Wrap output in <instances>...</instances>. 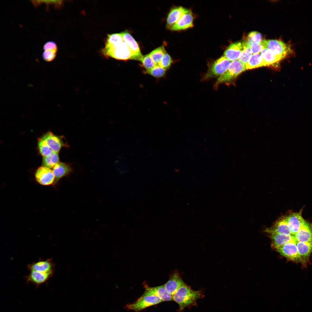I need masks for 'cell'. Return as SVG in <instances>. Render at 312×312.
<instances>
[{"instance_id":"6","label":"cell","mask_w":312,"mask_h":312,"mask_svg":"<svg viewBox=\"0 0 312 312\" xmlns=\"http://www.w3.org/2000/svg\"><path fill=\"white\" fill-rule=\"evenodd\" d=\"M162 301L159 298L155 296L142 295L134 302L127 304L126 307L128 309L138 312Z\"/></svg>"},{"instance_id":"36","label":"cell","mask_w":312,"mask_h":312,"mask_svg":"<svg viewBox=\"0 0 312 312\" xmlns=\"http://www.w3.org/2000/svg\"><path fill=\"white\" fill-rule=\"evenodd\" d=\"M57 52L53 50L44 51L42 54L43 60L47 62H51L55 58Z\"/></svg>"},{"instance_id":"12","label":"cell","mask_w":312,"mask_h":312,"mask_svg":"<svg viewBox=\"0 0 312 312\" xmlns=\"http://www.w3.org/2000/svg\"><path fill=\"white\" fill-rule=\"evenodd\" d=\"M29 270H34L47 273H53L55 265L51 259L45 260L40 259L38 261L29 264Z\"/></svg>"},{"instance_id":"23","label":"cell","mask_w":312,"mask_h":312,"mask_svg":"<svg viewBox=\"0 0 312 312\" xmlns=\"http://www.w3.org/2000/svg\"><path fill=\"white\" fill-rule=\"evenodd\" d=\"M260 54L263 59L265 66L272 65L283 59L266 48L262 50Z\"/></svg>"},{"instance_id":"14","label":"cell","mask_w":312,"mask_h":312,"mask_svg":"<svg viewBox=\"0 0 312 312\" xmlns=\"http://www.w3.org/2000/svg\"><path fill=\"white\" fill-rule=\"evenodd\" d=\"M264 231L268 234L279 233L293 235L285 216L281 217L272 226L265 229Z\"/></svg>"},{"instance_id":"2","label":"cell","mask_w":312,"mask_h":312,"mask_svg":"<svg viewBox=\"0 0 312 312\" xmlns=\"http://www.w3.org/2000/svg\"><path fill=\"white\" fill-rule=\"evenodd\" d=\"M102 53L106 57H111L118 60H133L130 49L124 41L116 46H105L102 49Z\"/></svg>"},{"instance_id":"32","label":"cell","mask_w":312,"mask_h":312,"mask_svg":"<svg viewBox=\"0 0 312 312\" xmlns=\"http://www.w3.org/2000/svg\"><path fill=\"white\" fill-rule=\"evenodd\" d=\"M252 53L250 46L246 42H244L243 49L239 60L246 64L252 55Z\"/></svg>"},{"instance_id":"4","label":"cell","mask_w":312,"mask_h":312,"mask_svg":"<svg viewBox=\"0 0 312 312\" xmlns=\"http://www.w3.org/2000/svg\"><path fill=\"white\" fill-rule=\"evenodd\" d=\"M231 62L224 56H222L209 65L207 72L202 79V80L206 81L212 78H218L226 71Z\"/></svg>"},{"instance_id":"27","label":"cell","mask_w":312,"mask_h":312,"mask_svg":"<svg viewBox=\"0 0 312 312\" xmlns=\"http://www.w3.org/2000/svg\"><path fill=\"white\" fill-rule=\"evenodd\" d=\"M34 6L36 8L40 5L45 4L47 10H48L50 5L53 6L55 9H60L63 5V1L62 0H32L30 1Z\"/></svg>"},{"instance_id":"37","label":"cell","mask_w":312,"mask_h":312,"mask_svg":"<svg viewBox=\"0 0 312 312\" xmlns=\"http://www.w3.org/2000/svg\"><path fill=\"white\" fill-rule=\"evenodd\" d=\"M44 51L51 50L57 52L58 48L56 43L53 41H49L44 44L43 47Z\"/></svg>"},{"instance_id":"38","label":"cell","mask_w":312,"mask_h":312,"mask_svg":"<svg viewBox=\"0 0 312 312\" xmlns=\"http://www.w3.org/2000/svg\"><path fill=\"white\" fill-rule=\"evenodd\" d=\"M252 53L253 54L259 53L265 48L261 43H254L250 45Z\"/></svg>"},{"instance_id":"8","label":"cell","mask_w":312,"mask_h":312,"mask_svg":"<svg viewBox=\"0 0 312 312\" xmlns=\"http://www.w3.org/2000/svg\"><path fill=\"white\" fill-rule=\"evenodd\" d=\"M35 177L37 182L41 185H55V176L50 168L43 166L39 167L35 172Z\"/></svg>"},{"instance_id":"18","label":"cell","mask_w":312,"mask_h":312,"mask_svg":"<svg viewBox=\"0 0 312 312\" xmlns=\"http://www.w3.org/2000/svg\"><path fill=\"white\" fill-rule=\"evenodd\" d=\"M271 240V246L274 250L285 244L296 239L294 236L279 233L268 234Z\"/></svg>"},{"instance_id":"19","label":"cell","mask_w":312,"mask_h":312,"mask_svg":"<svg viewBox=\"0 0 312 312\" xmlns=\"http://www.w3.org/2000/svg\"><path fill=\"white\" fill-rule=\"evenodd\" d=\"M244 42H237L231 44L225 50L224 56L232 62L237 60L243 50Z\"/></svg>"},{"instance_id":"20","label":"cell","mask_w":312,"mask_h":312,"mask_svg":"<svg viewBox=\"0 0 312 312\" xmlns=\"http://www.w3.org/2000/svg\"><path fill=\"white\" fill-rule=\"evenodd\" d=\"M294 236L298 242H312V226L306 221Z\"/></svg>"},{"instance_id":"21","label":"cell","mask_w":312,"mask_h":312,"mask_svg":"<svg viewBox=\"0 0 312 312\" xmlns=\"http://www.w3.org/2000/svg\"><path fill=\"white\" fill-rule=\"evenodd\" d=\"M52 170L55 178V185L62 177L69 174L72 169L69 164L59 162L53 168Z\"/></svg>"},{"instance_id":"35","label":"cell","mask_w":312,"mask_h":312,"mask_svg":"<svg viewBox=\"0 0 312 312\" xmlns=\"http://www.w3.org/2000/svg\"><path fill=\"white\" fill-rule=\"evenodd\" d=\"M172 62L170 56L166 51L158 65L166 70L170 67Z\"/></svg>"},{"instance_id":"11","label":"cell","mask_w":312,"mask_h":312,"mask_svg":"<svg viewBox=\"0 0 312 312\" xmlns=\"http://www.w3.org/2000/svg\"><path fill=\"white\" fill-rule=\"evenodd\" d=\"M193 16L191 10L186 9L179 19L170 28L173 31L185 29L193 25Z\"/></svg>"},{"instance_id":"7","label":"cell","mask_w":312,"mask_h":312,"mask_svg":"<svg viewBox=\"0 0 312 312\" xmlns=\"http://www.w3.org/2000/svg\"><path fill=\"white\" fill-rule=\"evenodd\" d=\"M296 239L290 242L275 249L280 254L287 259L296 262H304L297 248Z\"/></svg>"},{"instance_id":"25","label":"cell","mask_w":312,"mask_h":312,"mask_svg":"<svg viewBox=\"0 0 312 312\" xmlns=\"http://www.w3.org/2000/svg\"><path fill=\"white\" fill-rule=\"evenodd\" d=\"M265 66L263 59L259 53L252 55L246 64V68L247 69Z\"/></svg>"},{"instance_id":"15","label":"cell","mask_w":312,"mask_h":312,"mask_svg":"<svg viewBox=\"0 0 312 312\" xmlns=\"http://www.w3.org/2000/svg\"><path fill=\"white\" fill-rule=\"evenodd\" d=\"M29 274L26 277L27 283H31L37 287L46 283L53 276V273H44L34 270L29 271Z\"/></svg>"},{"instance_id":"17","label":"cell","mask_w":312,"mask_h":312,"mask_svg":"<svg viewBox=\"0 0 312 312\" xmlns=\"http://www.w3.org/2000/svg\"><path fill=\"white\" fill-rule=\"evenodd\" d=\"M184 283L178 272L175 271L164 285L166 291L172 296Z\"/></svg>"},{"instance_id":"13","label":"cell","mask_w":312,"mask_h":312,"mask_svg":"<svg viewBox=\"0 0 312 312\" xmlns=\"http://www.w3.org/2000/svg\"><path fill=\"white\" fill-rule=\"evenodd\" d=\"M145 291L142 295H153L158 297L163 301H168L172 300V296L166 290L164 285L152 287L146 283L144 284Z\"/></svg>"},{"instance_id":"28","label":"cell","mask_w":312,"mask_h":312,"mask_svg":"<svg viewBox=\"0 0 312 312\" xmlns=\"http://www.w3.org/2000/svg\"><path fill=\"white\" fill-rule=\"evenodd\" d=\"M124 41L121 33L109 34L107 35L105 46H116L120 44Z\"/></svg>"},{"instance_id":"26","label":"cell","mask_w":312,"mask_h":312,"mask_svg":"<svg viewBox=\"0 0 312 312\" xmlns=\"http://www.w3.org/2000/svg\"><path fill=\"white\" fill-rule=\"evenodd\" d=\"M58 153L53 152L50 155L43 157L42 166L50 168H53L59 161Z\"/></svg>"},{"instance_id":"3","label":"cell","mask_w":312,"mask_h":312,"mask_svg":"<svg viewBox=\"0 0 312 312\" xmlns=\"http://www.w3.org/2000/svg\"><path fill=\"white\" fill-rule=\"evenodd\" d=\"M246 69V64L239 60L231 62L226 71L218 78L214 85V88L217 90L219 85L222 83H229Z\"/></svg>"},{"instance_id":"9","label":"cell","mask_w":312,"mask_h":312,"mask_svg":"<svg viewBox=\"0 0 312 312\" xmlns=\"http://www.w3.org/2000/svg\"><path fill=\"white\" fill-rule=\"evenodd\" d=\"M41 138L46 141L49 147L54 152L58 153L63 147H67L68 145L64 141L63 136H58L51 132H48Z\"/></svg>"},{"instance_id":"24","label":"cell","mask_w":312,"mask_h":312,"mask_svg":"<svg viewBox=\"0 0 312 312\" xmlns=\"http://www.w3.org/2000/svg\"><path fill=\"white\" fill-rule=\"evenodd\" d=\"M296 246L298 252L304 261L307 260L312 252V242H297Z\"/></svg>"},{"instance_id":"16","label":"cell","mask_w":312,"mask_h":312,"mask_svg":"<svg viewBox=\"0 0 312 312\" xmlns=\"http://www.w3.org/2000/svg\"><path fill=\"white\" fill-rule=\"evenodd\" d=\"M121 33L124 42L127 45L133 55V60L140 61L143 56L137 42L129 33L124 31Z\"/></svg>"},{"instance_id":"5","label":"cell","mask_w":312,"mask_h":312,"mask_svg":"<svg viewBox=\"0 0 312 312\" xmlns=\"http://www.w3.org/2000/svg\"><path fill=\"white\" fill-rule=\"evenodd\" d=\"M261 43L265 48L269 49L283 59L294 54L291 47L281 40H262Z\"/></svg>"},{"instance_id":"1","label":"cell","mask_w":312,"mask_h":312,"mask_svg":"<svg viewBox=\"0 0 312 312\" xmlns=\"http://www.w3.org/2000/svg\"><path fill=\"white\" fill-rule=\"evenodd\" d=\"M204 296L202 291L194 290L184 283L172 295V300L178 304L179 311H181L186 307L196 306V300Z\"/></svg>"},{"instance_id":"10","label":"cell","mask_w":312,"mask_h":312,"mask_svg":"<svg viewBox=\"0 0 312 312\" xmlns=\"http://www.w3.org/2000/svg\"><path fill=\"white\" fill-rule=\"evenodd\" d=\"M285 216L292 234L294 236L306 221L302 218L301 212H291Z\"/></svg>"},{"instance_id":"34","label":"cell","mask_w":312,"mask_h":312,"mask_svg":"<svg viewBox=\"0 0 312 312\" xmlns=\"http://www.w3.org/2000/svg\"><path fill=\"white\" fill-rule=\"evenodd\" d=\"M140 61L141 62L142 66L146 70H150L157 65L153 62L149 54L143 56Z\"/></svg>"},{"instance_id":"30","label":"cell","mask_w":312,"mask_h":312,"mask_svg":"<svg viewBox=\"0 0 312 312\" xmlns=\"http://www.w3.org/2000/svg\"><path fill=\"white\" fill-rule=\"evenodd\" d=\"M38 147L40 153L43 157L49 156L53 152L41 138L38 139Z\"/></svg>"},{"instance_id":"33","label":"cell","mask_w":312,"mask_h":312,"mask_svg":"<svg viewBox=\"0 0 312 312\" xmlns=\"http://www.w3.org/2000/svg\"><path fill=\"white\" fill-rule=\"evenodd\" d=\"M262 40L261 34L257 31H253L248 34L246 42L250 46L253 43H260Z\"/></svg>"},{"instance_id":"29","label":"cell","mask_w":312,"mask_h":312,"mask_svg":"<svg viewBox=\"0 0 312 312\" xmlns=\"http://www.w3.org/2000/svg\"><path fill=\"white\" fill-rule=\"evenodd\" d=\"M164 46L162 45L159 47L149 53L151 58L156 65H158L166 51Z\"/></svg>"},{"instance_id":"31","label":"cell","mask_w":312,"mask_h":312,"mask_svg":"<svg viewBox=\"0 0 312 312\" xmlns=\"http://www.w3.org/2000/svg\"><path fill=\"white\" fill-rule=\"evenodd\" d=\"M166 70L158 65H156L151 69L145 70V73L149 75L157 78L164 77L166 73Z\"/></svg>"},{"instance_id":"22","label":"cell","mask_w":312,"mask_h":312,"mask_svg":"<svg viewBox=\"0 0 312 312\" xmlns=\"http://www.w3.org/2000/svg\"><path fill=\"white\" fill-rule=\"evenodd\" d=\"M186 8L182 7L173 8L169 12L167 18L166 26L169 29L180 18Z\"/></svg>"}]
</instances>
